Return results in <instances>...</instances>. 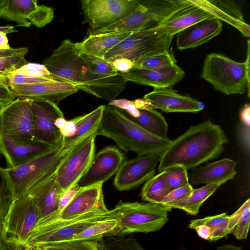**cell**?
<instances>
[{
	"instance_id": "cell-1",
	"label": "cell",
	"mask_w": 250,
	"mask_h": 250,
	"mask_svg": "<svg viewBox=\"0 0 250 250\" xmlns=\"http://www.w3.org/2000/svg\"><path fill=\"white\" fill-rule=\"evenodd\" d=\"M55 80L70 83L97 98L111 103L125 89L127 82L119 72L113 76L94 74L79 56L75 43L63 40L43 61Z\"/></svg>"
},
{
	"instance_id": "cell-2",
	"label": "cell",
	"mask_w": 250,
	"mask_h": 250,
	"mask_svg": "<svg viewBox=\"0 0 250 250\" xmlns=\"http://www.w3.org/2000/svg\"><path fill=\"white\" fill-rule=\"evenodd\" d=\"M228 142L221 127L209 119L191 126L172 140L160 154L158 171L160 172L175 166L186 170L196 168L219 157Z\"/></svg>"
},
{
	"instance_id": "cell-3",
	"label": "cell",
	"mask_w": 250,
	"mask_h": 250,
	"mask_svg": "<svg viewBox=\"0 0 250 250\" xmlns=\"http://www.w3.org/2000/svg\"><path fill=\"white\" fill-rule=\"evenodd\" d=\"M97 135L112 140L123 150L138 155H160L171 140L159 137L139 126L125 116L115 105H104Z\"/></svg>"
},
{
	"instance_id": "cell-4",
	"label": "cell",
	"mask_w": 250,
	"mask_h": 250,
	"mask_svg": "<svg viewBox=\"0 0 250 250\" xmlns=\"http://www.w3.org/2000/svg\"><path fill=\"white\" fill-rule=\"evenodd\" d=\"M173 37L157 27L132 33L110 50L104 59L111 62L119 72H125L139 59L169 52Z\"/></svg>"
},
{
	"instance_id": "cell-5",
	"label": "cell",
	"mask_w": 250,
	"mask_h": 250,
	"mask_svg": "<svg viewBox=\"0 0 250 250\" xmlns=\"http://www.w3.org/2000/svg\"><path fill=\"white\" fill-rule=\"evenodd\" d=\"M113 208H99L78 216L46 222H37L28 234L23 244V250L29 247L43 248L70 240L74 236L97 222L117 217Z\"/></svg>"
},
{
	"instance_id": "cell-6",
	"label": "cell",
	"mask_w": 250,
	"mask_h": 250,
	"mask_svg": "<svg viewBox=\"0 0 250 250\" xmlns=\"http://www.w3.org/2000/svg\"><path fill=\"white\" fill-rule=\"evenodd\" d=\"M76 146L61 145L20 166L12 168L0 167L13 201L26 196L32 186L54 172Z\"/></svg>"
},
{
	"instance_id": "cell-7",
	"label": "cell",
	"mask_w": 250,
	"mask_h": 250,
	"mask_svg": "<svg viewBox=\"0 0 250 250\" xmlns=\"http://www.w3.org/2000/svg\"><path fill=\"white\" fill-rule=\"evenodd\" d=\"M201 77L217 91L226 95L243 94L248 91L250 97V41L247 57L240 62L223 54H208L204 61Z\"/></svg>"
},
{
	"instance_id": "cell-8",
	"label": "cell",
	"mask_w": 250,
	"mask_h": 250,
	"mask_svg": "<svg viewBox=\"0 0 250 250\" xmlns=\"http://www.w3.org/2000/svg\"><path fill=\"white\" fill-rule=\"evenodd\" d=\"M114 209L117 225L106 236L157 231L168 221L172 209L162 204L121 201Z\"/></svg>"
},
{
	"instance_id": "cell-9",
	"label": "cell",
	"mask_w": 250,
	"mask_h": 250,
	"mask_svg": "<svg viewBox=\"0 0 250 250\" xmlns=\"http://www.w3.org/2000/svg\"><path fill=\"white\" fill-rule=\"evenodd\" d=\"M40 219L38 208L28 196L11 203L3 221V235L11 250H23L28 234Z\"/></svg>"
},
{
	"instance_id": "cell-10",
	"label": "cell",
	"mask_w": 250,
	"mask_h": 250,
	"mask_svg": "<svg viewBox=\"0 0 250 250\" xmlns=\"http://www.w3.org/2000/svg\"><path fill=\"white\" fill-rule=\"evenodd\" d=\"M85 21L92 31L122 20L136 11L141 2L136 0H83L80 1Z\"/></svg>"
},
{
	"instance_id": "cell-11",
	"label": "cell",
	"mask_w": 250,
	"mask_h": 250,
	"mask_svg": "<svg viewBox=\"0 0 250 250\" xmlns=\"http://www.w3.org/2000/svg\"><path fill=\"white\" fill-rule=\"evenodd\" d=\"M142 3L136 11L122 20L105 28L89 31V35L134 33L156 28L168 14L172 0H151Z\"/></svg>"
},
{
	"instance_id": "cell-12",
	"label": "cell",
	"mask_w": 250,
	"mask_h": 250,
	"mask_svg": "<svg viewBox=\"0 0 250 250\" xmlns=\"http://www.w3.org/2000/svg\"><path fill=\"white\" fill-rule=\"evenodd\" d=\"M34 124L31 100L16 98L0 107V135L19 142L33 141Z\"/></svg>"
},
{
	"instance_id": "cell-13",
	"label": "cell",
	"mask_w": 250,
	"mask_h": 250,
	"mask_svg": "<svg viewBox=\"0 0 250 250\" xmlns=\"http://www.w3.org/2000/svg\"><path fill=\"white\" fill-rule=\"evenodd\" d=\"M54 9L39 5L37 0H1L0 18L20 27H43L54 18Z\"/></svg>"
},
{
	"instance_id": "cell-14",
	"label": "cell",
	"mask_w": 250,
	"mask_h": 250,
	"mask_svg": "<svg viewBox=\"0 0 250 250\" xmlns=\"http://www.w3.org/2000/svg\"><path fill=\"white\" fill-rule=\"evenodd\" d=\"M33 116V141L52 146L62 145L63 136L56 123L64 115L57 104L44 100H31Z\"/></svg>"
},
{
	"instance_id": "cell-15",
	"label": "cell",
	"mask_w": 250,
	"mask_h": 250,
	"mask_svg": "<svg viewBox=\"0 0 250 250\" xmlns=\"http://www.w3.org/2000/svg\"><path fill=\"white\" fill-rule=\"evenodd\" d=\"M94 134L76 146L56 170L57 180L63 190L76 185L85 173L95 155Z\"/></svg>"
},
{
	"instance_id": "cell-16",
	"label": "cell",
	"mask_w": 250,
	"mask_h": 250,
	"mask_svg": "<svg viewBox=\"0 0 250 250\" xmlns=\"http://www.w3.org/2000/svg\"><path fill=\"white\" fill-rule=\"evenodd\" d=\"M160 157L157 154L142 155L124 161L114 179L115 188L119 191H127L145 183L154 176Z\"/></svg>"
},
{
	"instance_id": "cell-17",
	"label": "cell",
	"mask_w": 250,
	"mask_h": 250,
	"mask_svg": "<svg viewBox=\"0 0 250 250\" xmlns=\"http://www.w3.org/2000/svg\"><path fill=\"white\" fill-rule=\"evenodd\" d=\"M109 104L117 106L125 116L146 130L163 139H168L165 118L155 109L147 107L142 100H115Z\"/></svg>"
},
{
	"instance_id": "cell-18",
	"label": "cell",
	"mask_w": 250,
	"mask_h": 250,
	"mask_svg": "<svg viewBox=\"0 0 250 250\" xmlns=\"http://www.w3.org/2000/svg\"><path fill=\"white\" fill-rule=\"evenodd\" d=\"M125 161L124 154L116 147L106 146L95 154L88 168L77 185L80 188L104 183L117 173Z\"/></svg>"
},
{
	"instance_id": "cell-19",
	"label": "cell",
	"mask_w": 250,
	"mask_h": 250,
	"mask_svg": "<svg viewBox=\"0 0 250 250\" xmlns=\"http://www.w3.org/2000/svg\"><path fill=\"white\" fill-rule=\"evenodd\" d=\"M103 183L80 188L69 203L61 211L39 219L46 222L74 218L92 210L106 208L103 192Z\"/></svg>"
},
{
	"instance_id": "cell-20",
	"label": "cell",
	"mask_w": 250,
	"mask_h": 250,
	"mask_svg": "<svg viewBox=\"0 0 250 250\" xmlns=\"http://www.w3.org/2000/svg\"><path fill=\"white\" fill-rule=\"evenodd\" d=\"M214 18L191 0H177L170 12L157 28L164 33L174 36L180 31L198 22Z\"/></svg>"
},
{
	"instance_id": "cell-21",
	"label": "cell",
	"mask_w": 250,
	"mask_h": 250,
	"mask_svg": "<svg viewBox=\"0 0 250 250\" xmlns=\"http://www.w3.org/2000/svg\"><path fill=\"white\" fill-rule=\"evenodd\" d=\"M8 86L16 98L44 99L57 104L79 90L72 84L57 80L30 84H10Z\"/></svg>"
},
{
	"instance_id": "cell-22",
	"label": "cell",
	"mask_w": 250,
	"mask_h": 250,
	"mask_svg": "<svg viewBox=\"0 0 250 250\" xmlns=\"http://www.w3.org/2000/svg\"><path fill=\"white\" fill-rule=\"evenodd\" d=\"M143 99L151 108L165 112L196 113L204 109L205 104L200 101L179 94L171 88H158L146 94Z\"/></svg>"
},
{
	"instance_id": "cell-23",
	"label": "cell",
	"mask_w": 250,
	"mask_h": 250,
	"mask_svg": "<svg viewBox=\"0 0 250 250\" xmlns=\"http://www.w3.org/2000/svg\"><path fill=\"white\" fill-rule=\"evenodd\" d=\"M121 73L126 82L131 81L154 88H172L185 76L184 71L176 63L156 69L132 67Z\"/></svg>"
},
{
	"instance_id": "cell-24",
	"label": "cell",
	"mask_w": 250,
	"mask_h": 250,
	"mask_svg": "<svg viewBox=\"0 0 250 250\" xmlns=\"http://www.w3.org/2000/svg\"><path fill=\"white\" fill-rule=\"evenodd\" d=\"M56 170L37 182L26 194L35 203L40 219L59 210L64 190L57 180Z\"/></svg>"
},
{
	"instance_id": "cell-25",
	"label": "cell",
	"mask_w": 250,
	"mask_h": 250,
	"mask_svg": "<svg viewBox=\"0 0 250 250\" xmlns=\"http://www.w3.org/2000/svg\"><path fill=\"white\" fill-rule=\"evenodd\" d=\"M55 146H56L35 141L17 142L7 136L0 135V153L4 156L8 168L25 164Z\"/></svg>"
},
{
	"instance_id": "cell-26",
	"label": "cell",
	"mask_w": 250,
	"mask_h": 250,
	"mask_svg": "<svg viewBox=\"0 0 250 250\" xmlns=\"http://www.w3.org/2000/svg\"><path fill=\"white\" fill-rule=\"evenodd\" d=\"M223 29L217 19H207L180 31L176 35V46L180 50L197 47L217 36Z\"/></svg>"
},
{
	"instance_id": "cell-27",
	"label": "cell",
	"mask_w": 250,
	"mask_h": 250,
	"mask_svg": "<svg viewBox=\"0 0 250 250\" xmlns=\"http://www.w3.org/2000/svg\"><path fill=\"white\" fill-rule=\"evenodd\" d=\"M215 18L227 22L236 28L246 37L250 35V25L244 20L241 5L229 0H191Z\"/></svg>"
},
{
	"instance_id": "cell-28",
	"label": "cell",
	"mask_w": 250,
	"mask_h": 250,
	"mask_svg": "<svg viewBox=\"0 0 250 250\" xmlns=\"http://www.w3.org/2000/svg\"><path fill=\"white\" fill-rule=\"evenodd\" d=\"M236 163L229 158H224L196 168L188 175L192 185L223 184L232 179L237 171Z\"/></svg>"
},
{
	"instance_id": "cell-29",
	"label": "cell",
	"mask_w": 250,
	"mask_h": 250,
	"mask_svg": "<svg viewBox=\"0 0 250 250\" xmlns=\"http://www.w3.org/2000/svg\"><path fill=\"white\" fill-rule=\"evenodd\" d=\"M229 215L226 212L190 221L188 228L194 229L201 238L217 241L230 233L229 230Z\"/></svg>"
},
{
	"instance_id": "cell-30",
	"label": "cell",
	"mask_w": 250,
	"mask_h": 250,
	"mask_svg": "<svg viewBox=\"0 0 250 250\" xmlns=\"http://www.w3.org/2000/svg\"><path fill=\"white\" fill-rule=\"evenodd\" d=\"M131 32L89 35L83 41L75 43L79 51L101 58L121 42L130 35Z\"/></svg>"
},
{
	"instance_id": "cell-31",
	"label": "cell",
	"mask_w": 250,
	"mask_h": 250,
	"mask_svg": "<svg viewBox=\"0 0 250 250\" xmlns=\"http://www.w3.org/2000/svg\"><path fill=\"white\" fill-rule=\"evenodd\" d=\"M221 184H207L199 188L194 189L185 199L171 204L166 207L183 210L192 215H196L203 203L212 195L221 186Z\"/></svg>"
},
{
	"instance_id": "cell-32",
	"label": "cell",
	"mask_w": 250,
	"mask_h": 250,
	"mask_svg": "<svg viewBox=\"0 0 250 250\" xmlns=\"http://www.w3.org/2000/svg\"><path fill=\"white\" fill-rule=\"evenodd\" d=\"M170 192L162 172L152 176L144 184L140 193L141 199L148 203L161 204Z\"/></svg>"
},
{
	"instance_id": "cell-33",
	"label": "cell",
	"mask_w": 250,
	"mask_h": 250,
	"mask_svg": "<svg viewBox=\"0 0 250 250\" xmlns=\"http://www.w3.org/2000/svg\"><path fill=\"white\" fill-rule=\"evenodd\" d=\"M117 220L107 219L100 221L74 236L70 240L99 241L111 232L117 225Z\"/></svg>"
},
{
	"instance_id": "cell-34",
	"label": "cell",
	"mask_w": 250,
	"mask_h": 250,
	"mask_svg": "<svg viewBox=\"0 0 250 250\" xmlns=\"http://www.w3.org/2000/svg\"><path fill=\"white\" fill-rule=\"evenodd\" d=\"M98 244L99 250H145L132 235L104 236Z\"/></svg>"
},
{
	"instance_id": "cell-35",
	"label": "cell",
	"mask_w": 250,
	"mask_h": 250,
	"mask_svg": "<svg viewBox=\"0 0 250 250\" xmlns=\"http://www.w3.org/2000/svg\"><path fill=\"white\" fill-rule=\"evenodd\" d=\"M13 201L11 191L4 175L0 169V250H11L3 235V221Z\"/></svg>"
},
{
	"instance_id": "cell-36",
	"label": "cell",
	"mask_w": 250,
	"mask_h": 250,
	"mask_svg": "<svg viewBox=\"0 0 250 250\" xmlns=\"http://www.w3.org/2000/svg\"><path fill=\"white\" fill-rule=\"evenodd\" d=\"M79 56L86 64L90 71L94 74L113 76L119 73L113 64L104 58L80 51Z\"/></svg>"
},
{
	"instance_id": "cell-37",
	"label": "cell",
	"mask_w": 250,
	"mask_h": 250,
	"mask_svg": "<svg viewBox=\"0 0 250 250\" xmlns=\"http://www.w3.org/2000/svg\"><path fill=\"white\" fill-rule=\"evenodd\" d=\"M176 60L171 52L139 59L133 63V67L156 69L176 64Z\"/></svg>"
},
{
	"instance_id": "cell-38",
	"label": "cell",
	"mask_w": 250,
	"mask_h": 250,
	"mask_svg": "<svg viewBox=\"0 0 250 250\" xmlns=\"http://www.w3.org/2000/svg\"><path fill=\"white\" fill-rule=\"evenodd\" d=\"M162 172L170 192L189 183L187 170L182 167H173Z\"/></svg>"
},
{
	"instance_id": "cell-39",
	"label": "cell",
	"mask_w": 250,
	"mask_h": 250,
	"mask_svg": "<svg viewBox=\"0 0 250 250\" xmlns=\"http://www.w3.org/2000/svg\"><path fill=\"white\" fill-rule=\"evenodd\" d=\"M239 215L232 233L237 240L247 238L250 223V199L239 208Z\"/></svg>"
},
{
	"instance_id": "cell-40",
	"label": "cell",
	"mask_w": 250,
	"mask_h": 250,
	"mask_svg": "<svg viewBox=\"0 0 250 250\" xmlns=\"http://www.w3.org/2000/svg\"><path fill=\"white\" fill-rule=\"evenodd\" d=\"M97 240L67 241L43 248L45 250H99Z\"/></svg>"
},
{
	"instance_id": "cell-41",
	"label": "cell",
	"mask_w": 250,
	"mask_h": 250,
	"mask_svg": "<svg viewBox=\"0 0 250 250\" xmlns=\"http://www.w3.org/2000/svg\"><path fill=\"white\" fill-rule=\"evenodd\" d=\"M28 62L25 55L22 54H16L10 57L0 58V73L13 72Z\"/></svg>"
},
{
	"instance_id": "cell-42",
	"label": "cell",
	"mask_w": 250,
	"mask_h": 250,
	"mask_svg": "<svg viewBox=\"0 0 250 250\" xmlns=\"http://www.w3.org/2000/svg\"><path fill=\"white\" fill-rule=\"evenodd\" d=\"M13 72L30 77H45L54 80L51 74L42 64L37 63L28 62Z\"/></svg>"
},
{
	"instance_id": "cell-43",
	"label": "cell",
	"mask_w": 250,
	"mask_h": 250,
	"mask_svg": "<svg viewBox=\"0 0 250 250\" xmlns=\"http://www.w3.org/2000/svg\"><path fill=\"white\" fill-rule=\"evenodd\" d=\"M192 186L188 183L185 186L176 188L169 193L162 203L167 206L187 198L193 190Z\"/></svg>"
},
{
	"instance_id": "cell-44",
	"label": "cell",
	"mask_w": 250,
	"mask_h": 250,
	"mask_svg": "<svg viewBox=\"0 0 250 250\" xmlns=\"http://www.w3.org/2000/svg\"><path fill=\"white\" fill-rule=\"evenodd\" d=\"M16 99L8 85L0 83V107L5 106Z\"/></svg>"
},
{
	"instance_id": "cell-45",
	"label": "cell",
	"mask_w": 250,
	"mask_h": 250,
	"mask_svg": "<svg viewBox=\"0 0 250 250\" xmlns=\"http://www.w3.org/2000/svg\"><path fill=\"white\" fill-rule=\"evenodd\" d=\"M80 188L76 184L64 191L61 198L59 210L57 212L62 210L69 203L79 190Z\"/></svg>"
},
{
	"instance_id": "cell-46",
	"label": "cell",
	"mask_w": 250,
	"mask_h": 250,
	"mask_svg": "<svg viewBox=\"0 0 250 250\" xmlns=\"http://www.w3.org/2000/svg\"><path fill=\"white\" fill-rule=\"evenodd\" d=\"M241 123L246 126H250V105L249 104H245L240 112Z\"/></svg>"
},
{
	"instance_id": "cell-47",
	"label": "cell",
	"mask_w": 250,
	"mask_h": 250,
	"mask_svg": "<svg viewBox=\"0 0 250 250\" xmlns=\"http://www.w3.org/2000/svg\"><path fill=\"white\" fill-rule=\"evenodd\" d=\"M28 51L26 47L13 48L8 50H0V58L10 57L16 54H22L25 55Z\"/></svg>"
},
{
	"instance_id": "cell-48",
	"label": "cell",
	"mask_w": 250,
	"mask_h": 250,
	"mask_svg": "<svg viewBox=\"0 0 250 250\" xmlns=\"http://www.w3.org/2000/svg\"><path fill=\"white\" fill-rule=\"evenodd\" d=\"M11 47L9 44L7 34L2 32L0 33V50H8Z\"/></svg>"
},
{
	"instance_id": "cell-49",
	"label": "cell",
	"mask_w": 250,
	"mask_h": 250,
	"mask_svg": "<svg viewBox=\"0 0 250 250\" xmlns=\"http://www.w3.org/2000/svg\"><path fill=\"white\" fill-rule=\"evenodd\" d=\"M216 250H243L239 246L234 245L231 244H227L216 248Z\"/></svg>"
},
{
	"instance_id": "cell-50",
	"label": "cell",
	"mask_w": 250,
	"mask_h": 250,
	"mask_svg": "<svg viewBox=\"0 0 250 250\" xmlns=\"http://www.w3.org/2000/svg\"><path fill=\"white\" fill-rule=\"evenodd\" d=\"M2 32L5 34L17 32L14 26L5 25L0 26V33Z\"/></svg>"
},
{
	"instance_id": "cell-51",
	"label": "cell",
	"mask_w": 250,
	"mask_h": 250,
	"mask_svg": "<svg viewBox=\"0 0 250 250\" xmlns=\"http://www.w3.org/2000/svg\"><path fill=\"white\" fill-rule=\"evenodd\" d=\"M1 0H0V4L1 3Z\"/></svg>"
},
{
	"instance_id": "cell-52",
	"label": "cell",
	"mask_w": 250,
	"mask_h": 250,
	"mask_svg": "<svg viewBox=\"0 0 250 250\" xmlns=\"http://www.w3.org/2000/svg\"><path fill=\"white\" fill-rule=\"evenodd\" d=\"M42 250H45V249H43V248H42Z\"/></svg>"
},
{
	"instance_id": "cell-53",
	"label": "cell",
	"mask_w": 250,
	"mask_h": 250,
	"mask_svg": "<svg viewBox=\"0 0 250 250\" xmlns=\"http://www.w3.org/2000/svg\"></svg>"
}]
</instances>
